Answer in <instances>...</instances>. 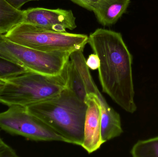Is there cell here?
Listing matches in <instances>:
<instances>
[{"instance_id": "1", "label": "cell", "mask_w": 158, "mask_h": 157, "mask_svg": "<svg viewBox=\"0 0 158 157\" xmlns=\"http://www.w3.org/2000/svg\"><path fill=\"white\" fill-rule=\"evenodd\" d=\"M88 43L100 61L98 77L104 93L129 113L137 110L135 102L133 57L121 33L99 28Z\"/></svg>"}, {"instance_id": "2", "label": "cell", "mask_w": 158, "mask_h": 157, "mask_svg": "<svg viewBox=\"0 0 158 157\" xmlns=\"http://www.w3.org/2000/svg\"><path fill=\"white\" fill-rule=\"evenodd\" d=\"M69 143L81 146L87 106L66 88L56 96L26 107Z\"/></svg>"}, {"instance_id": "3", "label": "cell", "mask_w": 158, "mask_h": 157, "mask_svg": "<svg viewBox=\"0 0 158 157\" xmlns=\"http://www.w3.org/2000/svg\"><path fill=\"white\" fill-rule=\"evenodd\" d=\"M66 87V66L57 75L28 70L5 81L0 92V103L8 107H28L56 96Z\"/></svg>"}, {"instance_id": "4", "label": "cell", "mask_w": 158, "mask_h": 157, "mask_svg": "<svg viewBox=\"0 0 158 157\" xmlns=\"http://www.w3.org/2000/svg\"><path fill=\"white\" fill-rule=\"evenodd\" d=\"M4 36L15 43L46 52L84 49L88 40L86 35L57 32L25 22L15 26Z\"/></svg>"}, {"instance_id": "5", "label": "cell", "mask_w": 158, "mask_h": 157, "mask_svg": "<svg viewBox=\"0 0 158 157\" xmlns=\"http://www.w3.org/2000/svg\"><path fill=\"white\" fill-rule=\"evenodd\" d=\"M71 53L35 49L13 42L0 34V56L39 73L60 74L64 70Z\"/></svg>"}, {"instance_id": "6", "label": "cell", "mask_w": 158, "mask_h": 157, "mask_svg": "<svg viewBox=\"0 0 158 157\" xmlns=\"http://www.w3.org/2000/svg\"><path fill=\"white\" fill-rule=\"evenodd\" d=\"M0 128L11 134L33 141L66 143L59 134L22 106H10L1 112Z\"/></svg>"}, {"instance_id": "7", "label": "cell", "mask_w": 158, "mask_h": 157, "mask_svg": "<svg viewBox=\"0 0 158 157\" xmlns=\"http://www.w3.org/2000/svg\"><path fill=\"white\" fill-rule=\"evenodd\" d=\"M76 18L71 10L42 7L24 10L23 22L57 32H66L77 27Z\"/></svg>"}, {"instance_id": "8", "label": "cell", "mask_w": 158, "mask_h": 157, "mask_svg": "<svg viewBox=\"0 0 158 157\" xmlns=\"http://www.w3.org/2000/svg\"><path fill=\"white\" fill-rule=\"evenodd\" d=\"M87 106L81 147L88 154L98 150L104 144L101 135V112L99 99L94 93H89L85 97Z\"/></svg>"}, {"instance_id": "9", "label": "cell", "mask_w": 158, "mask_h": 157, "mask_svg": "<svg viewBox=\"0 0 158 157\" xmlns=\"http://www.w3.org/2000/svg\"><path fill=\"white\" fill-rule=\"evenodd\" d=\"M92 93L96 94L99 99L101 112V135L104 143L116 137L123 133L119 114L110 107L97 87Z\"/></svg>"}, {"instance_id": "10", "label": "cell", "mask_w": 158, "mask_h": 157, "mask_svg": "<svg viewBox=\"0 0 158 157\" xmlns=\"http://www.w3.org/2000/svg\"><path fill=\"white\" fill-rule=\"evenodd\" d=\"M131 0H98L93 12L104 26L116 23L126 12Z\"/></svg>"}, {"instance_id": "11", "label": "cell", "mask_w": 158, "mask_h": 157, "mask_svg": "<svg viewBox=\"0 0 158 157\" xmlns=\"http://www.w3.org/2000/svg\"><path fill=\"white\" fill-rule=\"evenodd\" d=\"M23 19L24 10L16 9L6 0H0V34L7 33Z\"/></svg>"}, {"instance_id": "12", "label": "cell", "mask_w": 158, "mask_h": 157, "mask_svg": "<svg viewBox=\"0 0 158 157\" xmlns=\"http://www.w3.org/2000/svg\"><path fill=\"white\" fill-rule=\"evenodd\" d=\"M67 87L76 97L85 102L87 95L85 86L78 70L70 60L67 64Z\"/></svg>"}, {"instance_id": "13", "label": "cell", "mask_w": 158, "mask_h": 157, "mask_svg": "<svg viewBox=\"0 0 158 157\" xmlns=\"http://www.w3.org/2000/svg\"><path fill=\"white\" fill-rule=\"evenodd\" d=\"M133 157H158V136L145 140H139L132 148Z\"/></svg>"}, {"instance_id": "14", "label": "cell", "mask_w": 158, "mask_h": 157, "mask_svg": "<svg viewBox=\"0 0 158 157\" xmlns=\"http://www.w3.org/2000/svg\"><path fill=\"white\" fill-rule=\"evenodd\" d=\"M27 70L25 67L0 56V79L6 81Z\"/></svg>"}, {"instance_id": "15", "label": "cell", "mask_w": 158, "mask_h": 157, "mask_svg": "<svg viewBox=\"0 0 158 157\" xmlns=\"http://www.w3.org/2000/svg\"><path fill=\"white\" fill-rule=\"evenodd\" d=\"M14 149L6 143L0 136V157H17Z\"/></svg>"}, {"instance_id": "16", "label": "cell", "mask_w": 158, "mask_h": 157, "mask_svg": "<svg viewBox=\"0 0 158 157\" xmlns=\"http://www.w3.org/2000/svg\"><path fill=\"white\" fill-rule=\"evenodd\" d=\"M86 64L89 69L92 70H97L100 65V61L95 53L90 54L86 60Z\"/></svg>"}, {"instance_id": "17", "label": "cell", "mask_w": 158, "mask_h": 157, "mask_svg": "<svg viewBox=\"0 0 158 157\" xmlns=\"http://www.w3.org/2000/svg\"><path fill=\"white\" fill-rule=\"evenodd\" d=\"M78 5L89 10L93 11V8L98 0H70Z\"/></svg>"}, {"instance_id": "18", "label": "cell", "mask_w": 158, "mask_h": 157, "mask_svg": "<svg viewBox=\"0 0 158 157\" xmlns=\"http://www.w3.org/2000/svg\"><path fill=\"white\" fill-rule=\"evenodd\" d=\"M11 6L17 9H20V7L26 3L31 1H39V0H6Z\"/></svg>"}, {"instance_id": "19", "label": "cell", "mask_w": 158, "mask_h": 157, "mask_svg": "<svg viewBox=\"0 0 158 157\" xmlns=\"http://www.w3.org/2000/svg\"><path fill=\"white\" fill-rule=\"evenodd\" d=\"M5 83V81L0 79V92L2 89Z\"/></svg>"}]
</instances>
